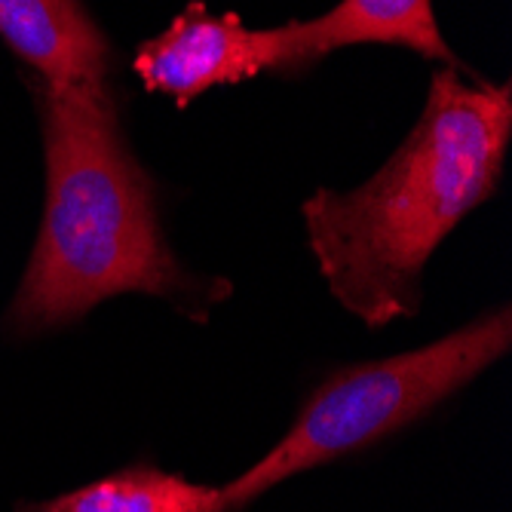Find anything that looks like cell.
<instances>
[{"label": "cell", "instance_id": "6da1fadb", "mask_svg": "<svg viewBox=\"0 0 512 512\" xmlns=\"http://www.w3.org/2000/svg\"><path fill=\"white\" fill-rule=\"evenodd\" d=\"M46 154L40 234L4 329L31 341L80 322L114 295L142 292L206 319L230 286L197 279L172 255L154 181L129 151L120 102L105 86L31 80Z\"/></svg>", "mask_w": 512, "mask_h": 512}, {"label": "cell", "instance_id": "7a4b0ae2", "mask_svg": "<svg viewBox=\"0 0 512 512\" xmlns=\"http://www.w3.org/2000/svg\"><path fill=\"white\" fill-rule=\"evenodd\" d=\"M460 74H433L421 120L368 181L353 191L319 188L301 206L325 286L371 329L421 310L433 252L497 194L512 138V86L467 83Z\"/></svg>", "mask_w": 512, "mask_h": 512}, {"label": "cell", "instance_id": "3957f363", "mask_svg": "<svg viewBox=\"0 0 512 512\" xmlns=\"http://www.w3.org/2000/svg\"><path fill=\"white\" fill-rule=\"evenodd\" d=\"M509 344L512 313L497 307L417 350L335 368L310 390L279 442L218 488L221 512H243L298 473L362 454L421 424L500 362Z\"/></svg>", "mask_w": 512, "mask_h": 512}, {"label": "cell", "instance_id": "277c9868", "mask_svg": "<svg viewBox=\"0 0 512 512\" xmlns=\"http://www.w3.org/2000/svg\"><path fill=\"white\" fill-rule=\"evenodd\" d=\"M132 68L148 92H163L181 111L215 86H237L261 71H286L279 28H246L237 13L184 7L172 25L138 43Z\"/></svg>", "mask_w": 512, "mask_h": 512}, {"label": "cell", "instance_id": "5b68a950", "mask_svg": "<svg viewBox=\"0 0 512 512\" xmlns=\"http://www.w3.org/2000/svg\"><path fill=\"white\" fill-rule=\"evenodd\" d=\"M283 37V74H301L329 53L362 43L405 46L430 62H439L442 68L467 71L436 22L433 0H341L338 7L316 19L286 22Z\"/></svg>", "mask_w": 512, "mask_h": 512}, {"label": "cell", "instance_id": "8992f818", "mask_svg": "<svg viewBox=\"0 0 512 512\" xmlns=\"http://www.w3.org/2000/svg\"><path fill=\"white\" fill-rule=\"evenodd\" d=\"M0 40L53 86H105L114 50L80 0H0Z\"/></svg>", "mask_w": 512, "mask_h": 512}, {"label": "cell", "instance_id": "52a82bcc", "mask_svg": "<svg viewBox=\"0 0 512 512\" xmlns=\"http://www.w3.org/2000/svg\"><path fill=\"white\" fill-rule=\"evenodd\" d=\"M16 512H221V491L157 463H132L68 494L22 500Z\"/></svg>", "mask_w": 512, "mask_h": 512}]
</instances>
